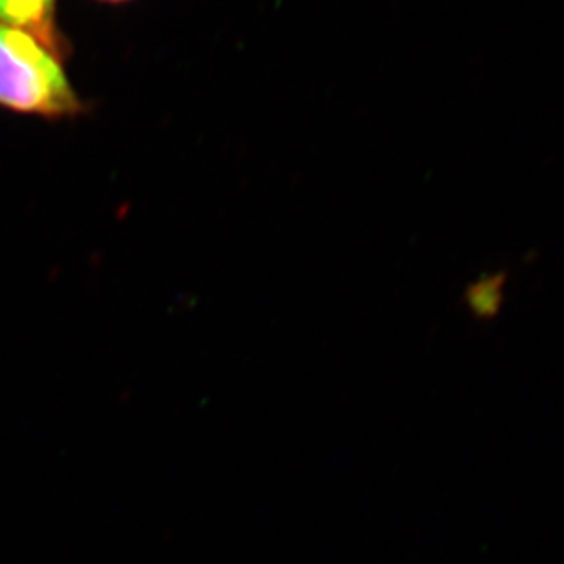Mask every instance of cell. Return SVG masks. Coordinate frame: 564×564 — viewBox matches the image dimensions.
Masks as SVG:
<instances>
[{
  "label": "cell",
  "mask_w": 564,
  "mask_h": 564,
  "mask_svg": "<svg viewBox=\"0 0 564 564\" xmlns=\"http://www.w3.org/2000/svg\"><path fill=\"white\" fill-rule=\"evenodd\" d=\"M0 109L41 120H74L88 104L66 74L63 57L39 39L0 24Z\"/></svg>",
  "instance_id": "cell-1"
},
{
  "label": "cell",
  "mask_w": 564,
  "mask_h": 564,
  "mask_svg": "<svg viewBox=\"0 0 564 564\" xmlns=\"http://www.w3.org/2000/svg\"><path fill=\"white\" fill-rule=\"evenodd\" d=\"M57 0H0V24L39 39L52 52L68 54L66 37L57 26Z\"/></svg>",
  "instance_id": "cell-2"
},
{
  "label": "cell",
  "mask_w": 564,
  "mask_h": 564,
  "mask_svg": "<svg viewBox=\"0 0 564 564\" xmlns=\"http://www.w3.org/2000/svg\"><path fill=\"white\" fill-rule=\"evenodd\" d=\"M508 281L510 273L495 270L469 282L462 293V303L466 306L467 314L477 323H491L497 319L505 308Z\"/></svg>",
  "instance_id": "cell-3"
},
{
  "label": "cell",
  "mask_w": 564,
  "mask_h": 564,
  "mask_svg": "<svg viewBox=\"0 0 564 564\" xmlns=\"http://www.w3.org/2000/svg\"><path fill=\"white\" fill-rule=\"evenodd\" d=\"M96 2H101V4H127V2H132V0H96Z\"/></svg>",
  "instance_id": "cell-4"
}]
</instances>
